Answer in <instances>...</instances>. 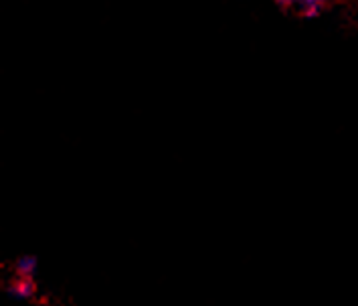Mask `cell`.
Wrapping results in <instances>:
<instances>
[{"mask_svg":"<svg viewBox=\"0 0 358 306\" xmlns=\"http://www.w3.org/2000/svg\"><path fill=\"white\" fill-rule=\"evenodd\" d=\"M283 8L300 15V17H314L322 8L324 0H278Z\"/></svg>","mask_w":358,"mask_h":306,"instance_id":"obj_1","label":"cell"},{"mask_svg":"<svg viewBox=\"0 0 358 306\" xmlns=\"http://www.w3.org/2000/svg\"><path fill=\"white\" fill-rule=\"evenodd\" d=\"M8 294L17 300H29L35 296V282L33 278H22L19 276L10 286H8Z\"/></svg>","mask_w":358,"mask_h":306,"instance_id":"obj_2","label":"cell"},{"mask_svg":"<svg viewBox=\"0 0 358 306\" xmlns=\"http://www.w3.org/2000/svg\"><path fill=\"white\" fill-rule=\"evenodd\" d=\"M35 270H37L35 256H22V258L17 260V274L22 276V278H33Z\"/></svg>","mask_w":358,"mask_h":306,"instance_id":"obj_3","label":"cell"}]
</instances>
